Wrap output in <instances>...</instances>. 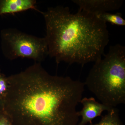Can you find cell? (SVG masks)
<instances>
[{"mask_svg":"<svg viewBox=\"0 0 125 125\" xmlns=\"http://www.w3.org/2000/svg\"><path fill=\"white\" fill-rule=\"evenodd\" d=\"M97 17L105 22H109L113 25L120 26L125 25V20L122 17L121 14L117 13L112 14L105 12L99 14Z\"/></svg>","mask_w":125,"mask_h":125,"instance_id":"9","label":"cell"},{"mask_svg":"<svg viewBox=\"0 0 125 125\" xmlns=\"http://www.w3.org/2000/svg\"><path fill=\"white\" fill-rule=\"evenodd\" d=\"M3 107H2V102L0 101V114L3 113Z\"/></svg>","mask_w":125,"mask_h":125,"instance_id":"12","label":"cell"},{"mask_svg":"<svg viewBox=\"0 0 125 125\" xmlns=\"http://www.w3.org/2000/svg\"><path fill=\"white\" fill-rule=\"evenodd\" d=\"M0 38L2 53L10 60L26 58L40 63L48 56L45 37H38L15 28H7L1 31Z\"/></svg>","mask_w":125,"mask_h":125,"instance_id":"4","label":"cell"},{"mask_svg":"<svg viewBox=\"0 0 125 125\" xmlns=\"http://www.w3.org/2000/svg\"><path fill=\"white\" fill-rule=\"evenodd\" d=\"M104 56L94 62L84 83L101 103L116 107L125 103V47L111 46Z\"/></svg>","mask_w":125,"mask_h":125,"instance_id":"3","label":"cell"},{"mask_svg":"<svg viewBox=\"0 0 125 125\" xmlns=\"http://www.w3.org/2000/svg\"><path fill=\"white\" fill-rule=\"evenodd\" d=\"M90 125H124L120 118L118 110L115 107L113 108L107 112L106 115L102 117L98 123Z\"/></svg>","mask_w":125,"mask_h":125,"instance_id":"8","label":"cell"},{"mask_svg":"<svg viewBox=\"0 0 125 125\" xmlns=\"http://www.w3.org/2000/svg\"><path fill=\"white\" fill-rule=\"evenodd\" d=\"M45 20L48 55L57 64L64 62L84 66L104 55L109 41L106 23L82 10L75 14L63 6L40 11Z\"/></svg>","mask_w":125,"mask_h":125,"instance_id":"2","label":"cell"},{"mask_svg":"<svg viewBox=\"0 0 125 125\" xmlns=\"http://www.w3.org/2000/svg\"><path fill=\"white\" fill-rule=\"evenodd\" d=\"M36 0H0V16L13 14L33 10L40 12L37 9Z\"/></svg>","mask_w":125,"mask_h":125,"instance_id":"7","label":"cell"},{"mask_svg":"<svg viewBox=\"0 0 125 125\" xmlns=\"http://www.w3.org/2000/svg\"><path fill=\"white\" fill-rule=\"evenodd\" d=\"M0 125H13L9 117L4 113L0 114Z\"/></svg>","mask_w":125,"mask_h":125,"instance_id":"11","label":"cell"},{"mask_svg":"<svg viewBox=\"0 0 125 125\" xmlns=\"http://www.w3.org/2000/svg\"><path fill=\"white\" fill-rule=\"evenodd\" d=\"M79 10L97 15L99 14L117 10L123 4L122 0H73Z\"/></svg>","mask_w":125,"mask_h":125,"instance_id":"5","label":"cell"},{"mask_svg":"<svg viewBox=\"0 0 125 125\" xmlns=\"http://www.w3.org/2000/svg\"><path fill=\"white\" fill-rule=\"evenodd\" d=\"M9 87L7 76L0 73V101L2 102L7 94Z\"/></svg>","mask_w":125,"mask_h":125,"instance_id":"10","label":"cell"},{"mask_svg":"<svg viewBox=\"0 0 125 125\" xmlns=\"http://www.w3.org/2000/svg\"><path fill=\"white\" fill-rule=\"evenodd\" d=\"M3 113L13 125H77L85 84L50 74L40 62L7 77Z\"/></svg>","mask_w":125,"mask_h":125,"instance_id":"1","label":"cell"},{"mask_svg":"<svg viewBox=\"0 0 125 125\" xmlns=\"http://www.w3.org/2000/svg\"><path fill=\"white\" fill-rule=\"evenodd\" d=\"M80 103L83 105V108L80 111H78V114L79 117H81V120L77 125L91 124L92 121L101 116L103 112L108 111L113 108L97 102L94 97L83 98Z\"/></svg>","mask_w":125,"mask_h":125,"instance_id":"6","label":"cell"}]
</instances>
